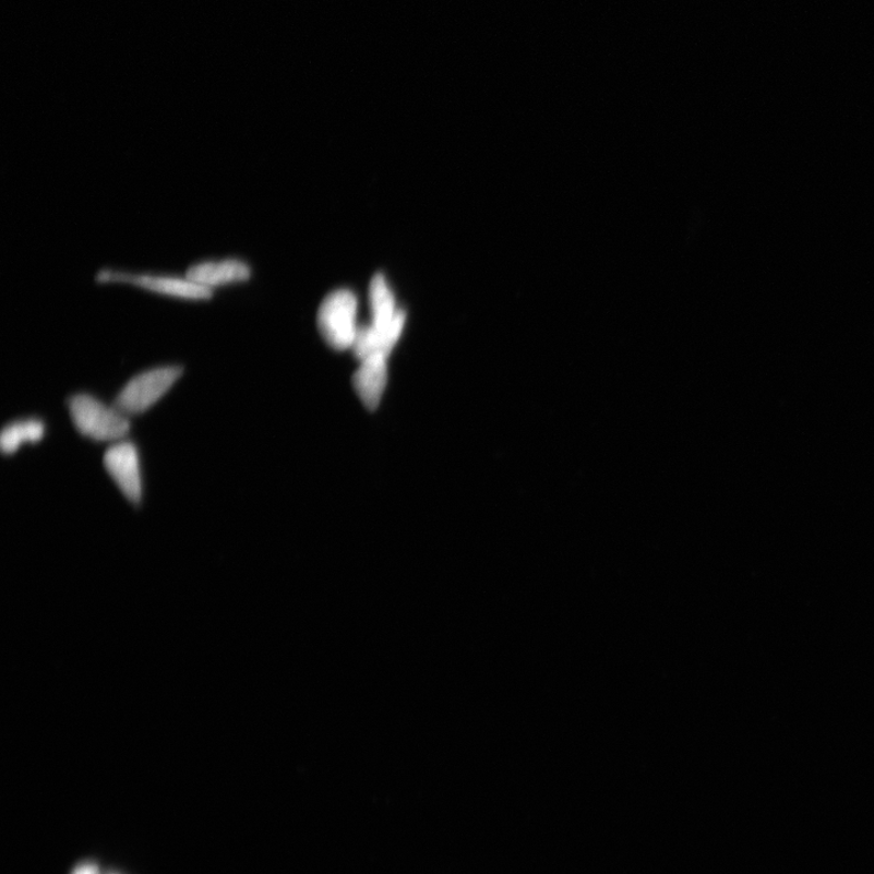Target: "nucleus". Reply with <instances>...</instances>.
<instances>
[{"mask_svg":"<svg viewBox=\"0 0 874 874\" xmlns=\"http://www.w3.org/2000/svg\"><path fill=\"white\" fill-rule=\"evenodd\" d=\"M68 406L73 426L84 438L99 442L120 441L131 430V422L120 409L107 406L92 395H73Z\"/></svg>","mask_w":874,"mask_h":874,"instance_id":"obj_1","label":"nucleus"},{"mask_svg":"<svg viewBox=\"0 0 874 874\" xmlns=\"http://www.w3.org/2000/svg\"><path fill=\"white\" fill-rule=\"evenodd\" d=\"M358 298L349 289L333 291L319 310L318 325L323 339L333 349L351 350L358 325Z\"/></svg>","mask_w":874,"mask_h":874,"instance_id":"obj_2","label":"nucleus"},{"mask_svg":"<svg viewBox=\"0 0 874 874\" xmlns=\"http://www.w3.org/2000/svg\"><path fill=\"white\" fill-rule=\"evenodd\" d=\"M180 366H164L132 378L117 395L113 406L127 417L147 411L164 397L182 375Z\"/></svg>","mask_w":874,"mask_h":874,"instance_id":"obj_3","label":"nucleus"},{"mask_svg":"<svg viewBox=\"0 0 874 874\" xmlns=\"http://www.w3.org/2000/svg\"><path fill=\"white\" fill-rule=\"evenodd\" d=\"M370 307L372 323L369 326L382 350L391 356L402 338L406 325V312L397 308L393 290L382 274H376L371 280Z\"/></svg>","mask_w":874,"mask_h":874,"instance_id":"obj_4","label":"nucleus"},{"mask_svg":"<svg viewBox=\"0 0 874 874\" xmlns=\"http://www.w3.org/2000/svg\"><path fill=\"white\" fill-rule=\"evenodd\" d=\"M104 466L124 498L134 505L142 504V469H140L139 452L133 442L120 441L107 450Z\"/></svg>","mask_w":874,"mask_h":874,"instance_id":"obj_5","label":"nucleus"},{"mask_svg":"<svg viewBox=\"0 0 874 874\" xmlns=\"http://www.w3.org/2000/svg\"><path fill=\"white\" fill-rule=\"evenodd\" d=\"M99 280H125L149 289L172 296L187 298H211L213 290L206 286L188 279L156 276H135L125 273L101 272L96 275Z\"/></svg>","mask_w":874,"mask_h":874,"instance_id":"obj_6","label":"nucleus"},{"mask_svg":"<svg viewBox=\"0 0 874 874\" xmlns=\"http://www.w3.org/2000/svg\"><path fill=\"white\" fill-rule=\"evenodd\" d=\"M387 356L374 355L360 361L359 370L354 375V387L362 404L375 409L382 400L387 383Z\"/></svg>","mask_w":874,"mask_h":874,"instance_id":"obj_7","label":"nucleus"},{"mask_svg":"<svg viewBox=\"0 0 874 874\" xmlns=\"http://www.w3.org/2000/svg\"><path fill=\"white\" fill-rule=\"evenodd\" d=\"M250 276V266L239 261L193 265L188 270L187 274L188 279L192 280V283L206 286L247 279Z\"/></svg>","mask_w":874,"mask_h":874,"instance_id":"obj_8","label":"nucleus"},{"mask_svg":"<svg viewBox=\"0 0 874 874\" xmlns=\"http://www.w3.org/2000/svg\"><path fill=\"white\" fill-rule=\"evenodd\" d=\"M46 434V426L37 418L16 420L8 424L0 435L4 455H14L24 444H37Z\"/></svg>","mask_w":874,"mask_h":874,"instance_id":"obj_9","label":"nucleus"},{"mask_svg":"<svg viewBox=\"0 0 874 874\" xmlns=\"http://www.w3.org/2000/svg\"><path fill=\"white\" fill-rule=\"evenodd\" d=\"M71 874H101L96 863L85 862L75 867Z\"/></svg>","mask_w":874,"mask_h":874,"instance_id":"obj_10","label":"nucleus"},{"mask_svg":"<svg viewBox=\"0 0 874 874\" xmlns=\"http://www.w3.org/2000/svg\"><path fill=\"white\" fill-rule=\"evenodd\" d=\"M110 874H117V873H110Z\"/></svg>","mask_w":874,"mask_h":874,"instance_id":"obj_11","label":"nucleus"}]
</instances>
